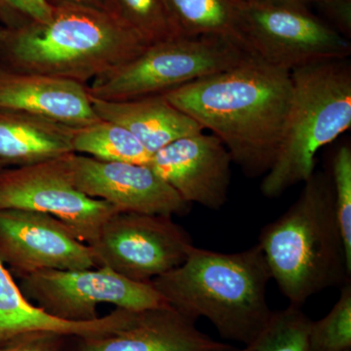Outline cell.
I'll return each mask as SVG.
<instances>
[{
  "instance_id": "d6986e66",
  "label": "cell",
  "mask_w": 351,
  "mask_h": 351,
  "mask_svg": "<svg viewBox=\"0 0 351 351\" xmlns=\"http://www.w3.org/2000/svg\"><path fill=\"white\" fill-rule=\"evenodd\" d=\"M165 3L178 36H215L243 48L234 0H165Z\"/></svg>"
},
{
  "instance_id": "5bb4252c",
  "label": "cell",
  "mask_w": 351,
  "mask_h": 351,
  "mask_svg": "<svg viewBox=\"0 0 351 351\" xmlns=\"http://www.w3.org/2000/svg\"><path fill=\"white\" fill-rule=\"evenodd\" d=\"M0 110L27 113L75 128L101 120L94 112L88 85L1 69Z\"/></svg>"
},
{
  "instance_id": "ba28073f",
  "label": "cell",
  "mask_w": 351,
  "mask_h": 351,
  "mask_svg": "<svg viewBox=\"0 0 351 351\" xmlns=\"http://www.w3.org/2000/svg\"><path fill=\"white\" fill-rule=\"evenodd\" d=\"M73 154L0 171V208L51 215L91 245L106 221L119 210L77 189L71 173Z\"/></svg>"
},
{
  "instance_id": "6da1fadb",
  "label": "cell",
  "mask_w": 351,
  "mask_h": 351,
  "mask_svg": "<svg viewBox=\"0 0 351 351\" xmlns=\"http://www.w3.org/2000/svg\"><path fill=\"white\" fill-rule=\"evenodd\" d=\"M163 96L211 131L247 177L265 176L274 165L292 97L290 71L251 56Z\"/></svg>"
},
{
  "instance_id": "f546056e",
  "label": "cell",
  "mask_w": 351,
  "mask_h": 351,
  "mask_svg": "<svg viewBox=\"0 0 351 351\" xmlns=\"http://www.w3.org/2000/svg\"><path fill=\"white\" fill-rule=\"evenodd\" d=\"M221 351H246V348H237L234 346H230V348H226V350H221Z\"/></svg>"
},
{
  "instance_id": "9c48e42d",
  "label": "cell",
  "mask_w": 351,
  "mask_h": 351,
  "mask_svg": "<svg viewBox=\"0 0 351 351\" xmlns=\"http://www.w3.org/2000/svg\"><path fill=\"white\" fill-rule=\"evenodd\" d=\"M193 245L173 217L119 211L106 221L90 246L97 267L149 283L182 265Z\"/></svg>"
},
{
  "instance_id": "4316f807",
  "label": "cell",
  "mask_w": 351,
  "mask_h": 351,
  "mask_svg": "<svg viewBox=\"0 0 351 351\" xmlns=\"http://www.w3.org/2000/svg\"><path fill=\"white\" fill-rule=\"evenodd\" d=\"M29 22L31 21L13 8L8 0H0V25L5 27H20Z\"/></svg>"
},
{
  "instance_id": "83f0119b",
  "label": "cell",
  "mask_w": 351,
  "mask_h": 351,
  "mask_svg": "<svg viewBox=\"0 0 351 351\" xmlns=\"http://www.w3.org/2000/svg\"><path fill=\"white\" fill-rule=\"evenodd\" d=\"M53 8L61 6H82L112 14L110 0H47Z\"/></svg>"
},
{
  "instance_id": "30bf717a",
  "label": "cell",
  "mask_w": 351,
  "mask_h": 351,
  "mask_svg": "<svg viewBox=\"0 0 351 351\" xmlns=\"http://www.w3.org/2000/svg\"><path fill=\"white\" fill-rule=\"evenodd\" d=\"M21 290L50 315L69 321L96 319L103 304L131 311L168 304L152 282L131 280L106 267L36 272L23 276Z\"/></svg>"
},
{
  "instance_id": "2e32d148",
  "label": "cell",
  "mask_w": 351,
  "mask_h": 351,
  "mask_svg": "<svg viewBox=\"0 0 351 351\" xmlns=\"http://www.w3.org/2000/svg\"><path fill=\"white\" fill-rule=\"evenodd\" d=\"M135 311L117 308L105 317L69 321L50 315L29 302L0 260V345L36 334L93 338L125 327Z\"/></svg>"
},
{
  "instance_id": "d4e9b609",
  "label": "cell",
  "mask_w": 351,
  "mask_h": 351,
  "mask_svg": "<svg viewBox=\"0 0 351 351\" xmlns=\"http://www.w3.org/2000/svg\"><path fill=\"white\" fill-rule=\"evenodd\" d=\"M58 335L36 334L0 345V351H55L51 338Z\"/></svg>"
},
{
  "instance_id": "52a82bcc",
  "label": "cell",
  "mask_w": 351,
  "mask_h": 351,
  "mask_svg": "<svg viewBox=\"0 0 351 351\" xmlns=\"http://www.w3.org/2000/svg\"><path fill=\"white\" fill-rule=\"evenodd\" d=\"M237 29L252 57L292 71L327 60L348 59L350 39L308 7L234 0Z\"/></svg>"
},
{
  "instance_id": "44dd1931",
  "label": "cell",
  "mask_w": 351,
  "mask_h": 351,
  "mask_svg": "<svg viewBox=\"0 0 351 351\" xmlns=\"http://www.w3.org/2000/svg\"><path fill=\"white\" fill-rule=\"evenodd\" d=\"M313 320L302 306L289 304L272 311L269 322L246 351H309L308 334Z\"/></svg>"
},
{
  "instance_id": "ac0fdd59",
  "label": "cell",
  "mask_w": 351,
  "mask_h": 351,
  "mask_svg": "<svg viewBox=\"0 0 351 351\" xmlns=\"http://www.w3.org/2000/svg\"><path fill=\"white\" fill-rule=\"evenodd\" d=\"M75 127L0 110V161L21 167L75 154Z\"/></svg>"
},
{
  "instance_id": "484cf974",
  "label": "cell",
  "mask_w": 351,
  "mask_h": 351,
  "mask_svg": "<svg viewBox=\"0 0 351 351\" xmlns=\"http://www.w3.org/2000/svg\"><path fill=\"white\" fill-rule=\"evenodd\" d=\"M8 2L31 22H46L52 17L54 10L47 0H8Z\"/></svg>"
},
{
  "instance_id": "9a60e30c",
  "label": "cell",
  "mask_w": 351,
  "mask_h": 351,
  "mask_svg": "<svg viewBox=\"0 0 351 351\" xmlns=\"http://www.w3.org/2000/svg\"><path fill=\"white\" fill-rule=\"evenodd\" d=\"M201 332L169 304L136 311L125 327L83 339L78 351H221L230 348Z\"/></svg>"
},
{
  "instance_id": "5b68a950",
  "label": "cell",
  "mask_w": 351,
  "mask_h": 351,
  "mask_svg": "<svg viewBox=\"0 0 351 351\" xmlns=\"http://www.w3.org/2000/svg\"><path fill=\"white\" fill-rule=\"evenodd\" d=\"M292 97L276 161L261 191L276 198L315 172L316 154L351 126V66L327 60L291 71Z\"/></svg>"
},
{
  "instance_id": "ffe728a7",
  "label": "cell",
  "mask_w": 351,
  "mask_h": 351,
  "mask_svg": "<svg viewBox=\"0 0 351 351\" xmlns=\"http://www.w3.org/2000/svg\"><path fill=\"white\" fill-rule=\"evenodd\" d=\"M73 152L108 162L149 165L152 154L126 128L99 120L90 125L75 129Z\"/></svg>"
},
{
  "instance_id": "f1b7e54d",
  "label": "cell",
  "mask_w": 351,
  "mask_h": 351,
  "mask_svg": "<svg viewBox=\"0 0 351 351\" xmlns=\"http://www.w3.org/2000/svg\"><path fill=\"white\" fill-rule=\"evenodd\" d=\"M254 2H265V3L289 4V5H297L308 7L311 4L321 5L325 0H248Z\"/></svg>"
},
{
  "instance_id": "8fae6325",
  "label": "cell",
  "mask_w": 351,
  "mask_h": 351,
  "mask_svg": "<svg viewBox=\"0 0 351 351\" xmlns=\"http://www.w3.org/2000/svg\"><path fill=\"white\" fill-rule=\"evenodd\" d=\"M0 260L21 276L95 269L91 246L51 215L0 208Z\"/></svg>"
},
{
  "instance_id": "e0dca14e",
  "label": "cell",
  "mask_w": 351,
  "mask_h": 351,
  "mask_svg": "<svg viewBox=\"0 0 351 351\" xmlns=\"http://www.w3.org/2000/svg\"><path fill=\"white\" fill-rule=\"evenodd\" d=\"M90 100L99 119L126 128L152 156L178 138L204 131L163 95L127 101L100 100L90 95Z\"/></svg>"
},
{
  "instance_id": "4dcf8cb0",
  "label": "cell",
  "mask_w": 351,
  "mask_h": 351,
  "mask_svg": "<svg viewBox=\"0 0 351 351\" xmlns=\"http://www.w3.org/2000/svg\"><path fill=\"white\" fill-rule=\"evenodd\" d=\"M7 166L5 165V164H4L3 162H1V161H0V171L1 170H3L4 168H6Z\"/></svg>"
},
{
  "instance_id": "7402d4cb",
  "label": "cell",
  "mask_w": 351,
  "mask_h": 351,
  "mask_svg": "<svg viewBox=\"0 0 351 351\" xmlns=\"http://www.w3.org/2000/svg\"><path fill=\"white\" fill-rule=\"evenodd\" d=\"M112 14L149 43L178 36L165 0H110Z\"/></svg>"
},
{
  "instance_id": "7c38bea8",
  "label": "cell",
  "mask_w": 351,
  "mask_h": 351,
  "mask_svg": "<svg viewBox=\"0 0 351 351\" xmlns=\"http://www.w3.org/2000/svg\"><path fill=\"white\" fill-rule=\"evenodd\" d=\"M71 164L80 191L119 212L174 217L191 211V205L149 165L108 162L77 154L71 156Z\"/></svg>"
},
{
  "instance_id": "8992f818",
  "label": "cell",
  "mask_w": 351,
  "mask_h": 351,
  "mask_svg": "<svg viewBox=\"0 0 351 351\" xmlns=\"http://www.w3.org/2000/svg\"><path fill=\"white\" fill-rule=\"evenodd\" d=\"M250 57L230 39L176 36L149 44L133 59L95 78L88 92L105 101L163 95L232 68Z\"/></svg>"
},
{
  "instance_id": "4fadbf2b",
  "label": "cell",
  "mask_w": 351,
  "mask_h": 351,
  "mask_svg": "<svg viewBox=\"0 0 351 351\" xmlns=\"http://www.w3.org/2000/svg\"><path fill=\"white\" fill-rule=\"evenodd\" d=\"M232 163L225 145L202 131L154 152L149 166L189 204L218 211L228 201Z\"/></svg>"
},
{
  "instance_id": "7a4b0ae2",
  "label": "cell",
  "mask_w": 351,
  "mask_h": 351,
  "mask_svg": "<svg viewBox=\"0 0 351 351\" xmlns=\"http://www.w3.org/2000/svg\"><path fill=\"white\" fill-rule=\"evenodd\" d=\"M149 44L113 14L82 6L55 7L46 22L0 25V69L86 85Z\"/></svg>"
},
{
  "instance_id": "cb8c5ba5",
  "label": "cell",
  "mask_w": 351,
  "mask_h": 351,
  "mask_svg": "<svg viewBox=\"0 0 351 351\" xmlns=\"http://www.w3.org/2000/svg\"><path fill=\"white\" fill-rule=\"evenodd\" d=\"M332 191L337 217L345 245L346 262L351 267V147L343 145L332 159Z\"/></svg>"
},
{
  "instance_id": "277c9868",
  "label": "cell",
  "mask_w": 351,
  "mask_h": 351,
  "mask_svg": "<svg viewBox=\"0 0 351 351\" xmlns=\"http://www.w3.org/2000/svg\"><path fill=\"white\" fill-rule=\"evenodd\" d=\"M304 184L287 211L263 226L258 243L279 290L290 304L302 307L351 276L331 178L315 171Z\"/></svg>"
},
{
  "instance_id": "603a6c76",
  "label": "cell",
  "mask_w": 351,
  "mask_h": 351,
  "mask_svg": "<svg viewBox=\"0 0 351 351\" xmlns=\"http://www.w3.org/2000/svg\"><path fill=\"white\" fill-rule=\"evenodd\" d=\"M309 351H351V282L341 287L330 313L313 321L308 334Z\"/></svg>"
},
{
  "instance_id": "3957f363",
  "label": "cell",
  "mask_w": 351,
  "mask_h": 351,
  "mask_svg": "<svg viewBox=\"0 0 351 351\" xmlns=\"http://www.w3.org/2000/svg\"><path fill=\"white\" fill-rule=\"evenodd\" d=\"M271 276L260 245L237 253L189 247L179 267L152 281L170 306L209 320L221 338L250 345L269 322Z\"/></svg>"
}]
</instances>
